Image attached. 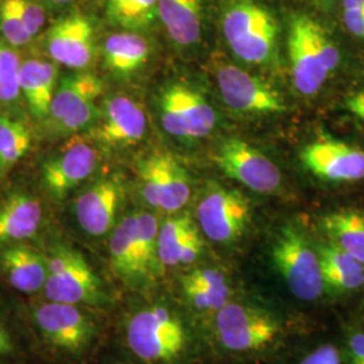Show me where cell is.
Listing matches in <instances>:
<instances>
[{"label": "cell", "mask_w": 364, "mask_h": 364, "mask_svg": "<svg viewBox=\"0 0 364 364\" xmlns=\"http://www.w3.org/2000/svg\"><path fill=\"white\" fill-rule=\"evenodd\" d=\"M223 34L231 50L250 64L267 63L275 50L278 25L254 0H236L223 15Z\"/></svg>", "instance_id": "cell-2"}, {"label": "cell", "mask_w": 364, "mask_h": 364, "mask_svg": "<svg viewBox=\"0 0 364 364\" xmlns=\"http://www.w3.org/2000/svg\"><path fill=\"white\" fill-rule=\"evenodd\" d=\"M287 49L294 87L304 96L320 91L340 64L338 46L324 27L308 15L291 18Z\"/></svg>", "instance_id": "cell-1"}, {"label": "cell", "mask_w": 364, "mask_h": 364, "mask_svg": "<svg viewBox=\"0 0 364 364\" xmlns=\"http://www.w3.org/2000/svg\"><path fill=\"white\" fill-rule=\"evenodd\" d=\"M158 18L173 42L193 45L201 36V0H159Z\"/></svg>", "instance_id": "cell-23"}, {"label": "cell", "mask_w": 364, "mask_h": 364, "mask_svg": "<svg viewBox=\"0 0 364 364\" xmlns=\"http://www.w3.org/2000/svg\"><path fill=\"white\" fill-rule=\"evenodd\" d=\"M0 34L14 48H22L34 39L23 21L19 0H0Z\"/></svg>", "instance_id": "cell-33"}, {"label": "cell", "mask_w": 364, "mask_h": 364, "mask_svg": "<svg viewBox=\"0 0 364 364\" xmlns=\"http://www.w3.org/2000/svg\"><path fill=\"white\" fill-rule=\"evenodd\" d=\"M58 84V64L42 58H28L22 63L19 90L31 117L46 120L53 96Z\"/></svg>", "instance_id": "cell-20"}, {"label": "cell", "mask_w": 364, "mask_h": 364, "mask_svg": "<svg viewBox=\"0 0 364 364\" xmlns=\"http://www.w3.org/2000/svg\"><path fill=\"white\" fill-rule=\"evenodd\" d=\"M138 255L142 275L151 273L158 262L159 224L149 212H138Z\"/></svg>", "instance_id": "cell-32"}, {"label": "cell", "mask_w": 364, "mask_h": 364, "mask_svg": "<svg viewBox=\"0 0 364 364\" xmlns=\"http://www.w3.org/2000/svg\"><path fill=\"white\" fill-rule=\"evenodd\" d=\"M136 173L144 201L165 212H177L191 198V182L181 164L164 151H156L142 158Z\"/></svg>", "instance_id": "cell-7"}, {"label": "cell", "mask_w": 364, "mask_h": 364, "mask_svg": "<svg viewBox=\"0 0 364 364\" xmlns=\"http://www.w3.org/2000/svg\"><path fill=\"white\" fill-rule=\"evenodd\" d=\"M42 221V207L34 196L18 192L0 204V245L34 236Z\"/></svg>", "instance_id": "cell-22"}, {"label": "cell", "mask_w": 364, "mask_h": 364, "mask_svg": "<svg viewBox=\"0 0 364 364\" xmlns=\"http://www.w3.org/2000/svg\"><path fill=\"white\" fill-rule=\"evenodd\" d=\"M326 287L338 293L353 291L364 285V264L338 246L329 243L318 252Z\"/></svg>", "instance_id": "cell-27"}, {"label": "cell", "mask_w": 364, "mask_h": 364, "mask_svg": "<svg viewBox=\"0 0 364 364\" xmlns=\"http://www.w3.org/2000/svg\"><path fill=\"white\" fill-rule=\"evenodd\" d=\"M348 358L351 364H364V332L352 335L348 341Z\"/></svg>", "instance_id": "cell-37"}, {"label": "cell", "mask_w": 364, "mask_h": 364, "mask_svg": "<svg viewBox=\"0 0 364 364\" xmlns=\"http://www.w3.org/2000/svg\"><path fill=\"white\" fill-rule=\"evenodd\" d=\"M31 144V132L25 123L0 117V171L11 169L26 156Z\"/></svg>", "instance_id": "cell-30"}, {"label": "cell", "mask_w": 364, "mask_h": 364, "mask_svg": "<svg viewBox=\"0 0 364 364\" xmlns=\"http://www.w3.org/2000/svg\"><path fill=\"white\" fill-rule=\"evenodd\" d=\"M343 22L353 37L364 39V7L343 11Z\"/></svg>", "instance_id": "cell-36"}, {"label": "cell", "mask_w": 364, "mask_h": 364, "mask_svg": "<svg viewBox=\"0 0 364 364\" xmlns=\"http://www.w3.org/2000/svg\"><path fill=\"white\" fill-rule=\"evenodd\" d=\"M215 161L224 174L254 192L273 193L281 185V173L277 165L245 141H225Z\"/></svg>", "instance_id": "cell-11"}, {"label": "cell", "mask_w": 364, "mask_h": 364, "mask_svg": "<svg viewBox=\"0 0 364 364\" xmlns=\"http://www.w3.org/2000/svg\"><path fill=\"white\" fill-rule=\"evenodd\" d=\"M102 92L103 84L95 75L85 70L66 73L58 78L46 117L48 124L61 135L85 130L99 115L95 102Z\"/></svg>", "instance_id": "cell-4"}, {"label": "cell", "mask_w": 364, "mask_h": 364, "mask_svg": "<svg viewBox=\"0 0 364 364\" xmlns=\"http://www.w3.org/2000/svg\"><path fill=\"white\" fill-rule=\"evenodd\" d=\"M197 218L208 239L227 245L246 232L251 221V204L239 191L216 186L201 198Z\"/></svg>", "instance_id": "cell-10"}, {"label": "cell", "mask_w": 364, "mask_h": 364, "mask_svg": "<svg viewBox=\"0 0 364 364\" xmlns=\"http://www.w3.org/2000/svg\"><path fill=\"white\" fill-rule=\"evenodd\" d=\"M218 82L224 103L236 112L269 115L287 109L278 92L237 66H221Z\"/></svg>", "instance_id": "cell-13"}, {"label": "cell", "mask_w": 364, "mask_h": 364, "mask_svg": "<svg viewBox=\"0 0 364 364\" xmlns=\"http://www.w3.org/2000/svg\"><path fill=\"white\" fill-rule=\"evenodd\" d=\"M221 344L235 352L259 351L278 338L281 328L267 313L240 304H227L216 316Z\"/></svg>", "instance_id": "cell-9"}, {"label": "cell", "mask_w": 364, "mask_h": 364, "mask_svg": "<svg viewBox=\"0 0 364 364\" xmlns=\"http://www.w3.org/2000/svg\"><path fill=\"white\" fill-rule=\"evenodd\" d=\"M21 66V57L14 46L0 41V103L11 105L19 97Z\"/></svg>", "instance_id": "cell-31"}, {"label": "cell", "mask_w": 364, "mask_h": 364, "mask_svg": "<svg viewBox=\"0 0 364 364\" xmlns=\"http://www.w3.org/2000/svg\"><path fill=\"white\" fill-rule=\"evenodd\" d=\"M127 341L132 352L146 362H170L186 346L181 320L164 306L147 308L131 317Z\"/></svg>", "instance_id": "cell-5"}, {"label": "cell", "mask_w": 364, "mask_h": 364, "mask_svg": "<svg viewBox=\"0 0 364 364\" xmlns=\"http://www.w3.org/2000/svg\"><path fill=\"white\" fill-rule=\"evenodd\" d=\"M181 287L185 297L200 311H220L231 297L224 274L215 269H196L183 275Z\"/></svg>", "instance_id": "cell-24"}, {"label": "cell", "mask_w": 364, "mask_h": 364, "mask_svg": "<svg viewBox=\"0 0 364 364\" xmlns=\"http://www.w3.org/2000/svg\"><path fill=\"white\" fill-rule=\"evenodd\" d=\"M299 364H341V355L335 346L326 344L311 352Z\"/></svg>", "instance_id": "cell-35"}, {"label": "cell", "mask_w": 364, "mask_h": 364, "mask_svg": "<svg viewBox=\"0 0 364 364\" xmlns=\"http://www.w3.org/2000/svg\"><path fill=\"white\" fill-rule=\"evenodd\" d=\"M299 159L321 180L352 182L364 178L363 150L341 141L326 138L314 141L301 151Z\"/></svg>", "instance_id": "cell-14"}, {"label": "cell", "mask_w": 364, "mask_h": 364, "mask_svg": "<svg viewBox=\"0 0 364 364\" xmlns=\"http://www.w3.org/2000/svg\"><path fill=\"white\" fill-rule=\"evenodd\" d=\"M329 243L338 246L364 264V212L359 209H338L321 221Z\"/></svg>", "instance_id": "cell-26"}, {"label": "cell", "mask_w": 364, "mask_h": 364, "mask_svg": "<svg viewBox=\"0 0 364 364\" xmlns=\"http://www.w3.org/2000/svg\"><path fill=\"white\" fill-rule=\"evenodd\" d=\"M146 129L144 109L130 97L119 95L105 102L95 135L99 142L107 146H130L144 139Z\"/></svg>", "instance_id": "cell-18"}, {"label": "cell", "mask_w": 364, "mask_h": 364, "mask_svg": "<svg viewBox=\"0 0 364 364\" xmlns=\"http://www.w3.org/2000/svg\"><path fill=\"white\" fill-rule=\"evenodd\" d=\"M203 240L189 215L174 216L159 227L158 262L165 266L191 264L198 259Z\"/></svg>", "instance_id": "cell-19"}, {"label": "cell", "mask_w": 364, "mask_h": 364, "mask_svg": "<svg viewBox=\"0 0 364 364\" xmlns=\"http://www.w3.org/2000/svg\"><path fill=\"white\" fill-rule=\"evenodd\" d=\"M314 1H329V0H314Z\"/></svg>", "instance_id": "cell-41"}, {"label": "cell", "mask_w": 364, "mask_h": 364, "mask_svg": "<svg viewBox=\"0 0 364 364\" xmlns=\"http://www.w3.org/2000/svg\"><path fill=\"white\" fill-rule=\"evenodd\" d=\"M19 6L27 30L36 38L46 23L45 7L37 0H19Z\"/></svg>", "instance_id": "cell-34"}, {"label": "cell", "mask_w": 364, "mask_h": 364, "mask_svg": "<svg viewBox=\"0 0 364 364\" xmlns=\"http://www.w3.org/2000/svg\"><path fill=\"white\" fill-rule=\"evenodd\" d=\"M46 297L64 304H96L100 299V281L85 258L73 248H54L48 258Z\"/></svg>", "instance_id": "cell-6"}, {"label": "cell", "mask_w": 364, "mask_h": 364, "mask_svg": "<svg viewBox=\"0 0 364 364\" xmlns=\"http://www.w3.org/2000/svg\"><path fill=\"white\" fill-rule=\"evenodd\" d=\"M96 150L85 141H72L42 166V183L55 198L68 193L87 181L97 168Z\"/></svg>", "instance_id": "cell-15"}, {"label": "cell", "mask_w": 364, "mask_h": 364, "mask_svg": "<svg viewBox=\"0 0 364 364\" xmlns=\"http://www.w3.org/2000/svg\"><path fill=\"white\" fill-rule=\"evenodd\" d=\"M344 107L353 117L364 122V90L350 95L344 102Z\"/></svg>", "instance_id": "cell-38"}, {"label": "cell", "mask_w": 364, "mask_h": 364, "mask_svg": "<svg viewBox=\"0 0 364 364\" xmlns=\"http://www.w3.org/2000/svg\"><path fill=\"white\" fill-rule=\"evenodd\" d=\"M123 198V188L114 178L92 183L76 200V218L84 232L103 236L109 232Z\"/></svg>", "instance_id": "cell-17"}, {"label": "cell", "mask_w": 364, "mask_h": 364, "mask_svg": "<svg viewBox=\"0 0 364 364\" xmlns=\"http://www.w3.org/2000/svg\"><path fill=\"white\" fill-rule=\"evenodd\" d=\"M50 60L72 70H85L95 55V33L84 14L72 13L58 19L45 36Z\"/></svg>", "instance_id": "cell-12"}, {"label": "cell", "mask_w": 364, "mask_h": 364, "mask_svg": "<svg viewBox=\"0 0 364 364\" xmlns=\"http://www.w3.org/2000/svg\"><path fill=\"white\" fill-rule=\"evenodd\" d=\"M158 3L159 0H107L105 13L112 25L139 30L158 18Z\"/></svg>", "instance_id": "cell-29"}, {"label": "cell", "mask_w": 364, "mask_h": 364, "mask_svg": "<svg viewBox=\"0 0 364 364\" xmlns=\"http://www.w3.org/2000/svg\"><path fill=\"white\" fill-rule=\"evenodd\" d=\"M159 114L165 131L180 139L207 136L216 124V115L207 99L185 84H170L161 92Z\"/></svg>", "instance_id": "cell-8"}, {"label": "cell", "mask_w": 364, "mask_h": 364, "mask_svg": "<svg viewBox=\"0 0 364 364\" xmlns=\"http://www.w3.org/2000/svg\"><path fill=\"white\" fill-rule=\"evenodd\" d=\"M36 320L45 338L68 351H80L92 336V326L77 305L50 301L39 306Z\"/></svg>", "instance_id": "cell-16"}, {"label": "cell", "mask_w": 364, "mask_h": 364, "mask_svg": "<svg viewBox=\"0 0 364 364\" xmlns=\"http://www.w3.org/2000/svg\"><path fill=\"white\" fill-rule=\"evenodd\" d=\"M75 1H77V0H46V3H49L53 7H64V6L72 4Z\"/></svg>", "instance_id": "cell-40"}, {"label": "cell", "mask_w": 364, "mask_h": 364, "mask_svg": "<svg viewBox=\"0 0 364 364\" xmlns=\"http://www.w3.org/2000/svg\"><path fill=\"white\" fill-rule=\"evenodd\" d=\"M105 65L117 76H129L146 65L150 46L146 39L132 31L115 33L105 38L103 48Z\"/></svg>", "instance_id": "cell-25"}, {"label": "cell", "mask_w": 364, "mask_h": 364, "mask_svg": "<svg viewBox=\"0 0 364 364\" xmlns=\"http://www.w3.org/2000/svg\"><path fill=\"white\" fill-rule=\"evenodd\" d=\"M13 346H11V340L9 338V335L6 333V331L0 326V355H6L11 351Z\"/></svg>", "instance_id": "cell-39"}, {"label": "cell", "mask_w": 364, "mask_h": 364, "mask_svg": "<svg viewBox=\"0 0 364 364\" xmlns=\"http://www.w3.org/2000/svg\"><path fill=\"white\" fill-rule=\"evenodd\" d=\"M0 267L9 282L22 293H37L45 287L48 260L33 248L14 245L0 254Z\"/></svg>", "instance_id": "cell-21"}, {"label": "cell", "mask_w": 364, "mask_h": 364, "mask_svg": "<svg viewBox=\"0 0 364 364\" xmlns=\"http://www.w3.org/2000/svg\"><path fill=\"white\" fill-rule=\"evenodd\" d=\"M111 263L115 273L123 278H141L138 255V215H129L115 227L109 242Z\"/></svg>", "instance_id": "cell-28"}, {"label": "cell", "mask_w": 364, "mask_h": 364, "mask_svg": "<svg viewBox=\"0 0 364 364\" xmlns=\"http://www.w3.org/2000/svg\"><path fill=\"white\" fill-rule=\"evenodd\" d=\"M275 269L289 290L302 301L320 299L326 289L318 254L294 227H285L277 236L272 250Z\"/></svg>", "instance_id": "cell-3"}]
</instances>
